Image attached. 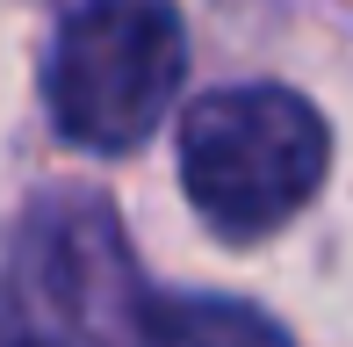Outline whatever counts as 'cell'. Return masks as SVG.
I'll return each mask as SVG.
<instances>
[{"label":"cell","instance_id":"cell-1","mask_svg":"<svg viewBox=\"0 0 353 347\" xmlns=\"http://www.w3.org/2000/svg\"><path fill=\"white\" fill-rule=\"evenodd\" d=\"M332 131L296 87H216L181 116V188L223 239H267L325 188Z\"/></svg>","mask_w":353,"mask_h":347},{"label":"cell","instance_id":"cell-2","mask_svg":"<svg viewBox=\"0 0 353 347\" xmlns=\"http://www.w3.org/2000/svg\"><path fill=\"white\" fill-rule=\"evenodd\" d=\"M188 80L173 0H72L43 51L51 123L87 152H130L159 131Z\"/></svg>","mask_w":353,"mask_h":347},{"label":"cell","instance_id":"cell-3","mask_svg":"<svg viewBox=\"0 0 353 347\" xmlns=\"http://www.w3.org/2000/svg\"><path fill=\"white\" fill-rule=\"evenodd\" d=\"M130 254L94 196H43L0 239V347H123Z\"/></svg>","mask_w":353,"mask_h":347},{"label":"cell","instance_id":"cell-4","mask_svg":"<svg viewBox=\"0 0 353 347\" xmlns=\"http://www.w3.org/2000/svg\"><path fill=\"white\" fill-rule=\"evenodd\" d=\"M130 347H288V333L231 297H159L137 311Z\"/></svg>","mask_w":353,"mask_h":347}]
</instances>
